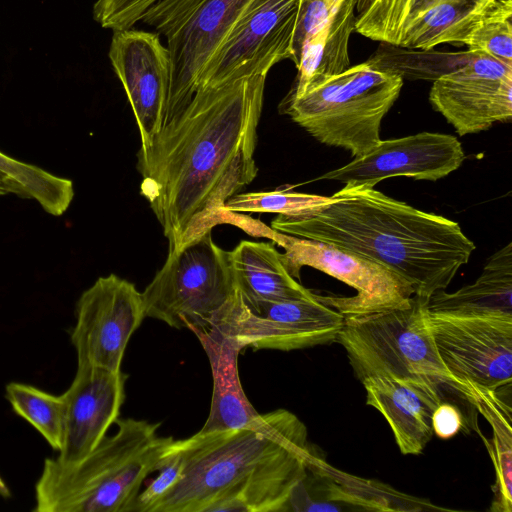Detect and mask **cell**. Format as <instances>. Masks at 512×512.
Wrapping results in <instances>:
<instances>
[{"instance_id":"cell-1","label":"cell","mask_w":512,"mask_h":512,"mask_svg":"<svg viewBox=\"0 0 512 512\" xmlns=\"http://www.w3.org/2000/svg\"><path fill=\"white\" fill-rule=\"evenodd\" d=\"M266 77L198 86L150 146L139 149L140 192L162 226L168 254L220 224L262 237L265 224L224 206L258 172L254 152Z\"/></svg>"},{"instance_id":"cell-2","label":"cell","mask_w":512,"mask_h":512,"mask_svg":"<svg viewBox=\"0 0 512 512\" xmlns=\"http://www.w3.org/2000/svg\"><path fill=\"white\" fill-rule=\"evenodd\" d=\"M314 451L305 424L282 408L256 428L174 439L179 476L152 512H287Z\"/></svg>"},{"instance_id":"cell-3","label":"cell","mask_w":512,"mask_h":512,"mask_svg":"<svg viewBox=\"0 0 512 512\" xmlns=\"http://www.w3.org/2000/svg\"><path fill=\"white\" fill-rule=\"evenodd\" d=\"M314 213L278 215L271 228L347 250L405 279L425 303L468 263L475 244L460 225L416 209L374 187L345 186Z\"/></svg>"},{"instance_id":"cell-4","label":"cell","mask_w":512,"mask_h":512,"mask_svg":"<svg viewBox=\"0 0 512 512\" xmlns=\"http://www.w3.org/2000/svg\"><path fill=\"white\" fill-rule=\"evenodd\" d=\"M115 423L117 431L82 460H44L33 511L133 512L142 483L158 471L174 438L160 436L159 423L134 418Z\"/></svg>"},{"instance_id":"cell-5","label":"cell","mask_w":512,"mask_h":512,"mask_svg":"<svg viewBox=\"0 0 512 512\" xmlns=\"http://www.w3.org/2000/svg\"><path fill=\"white\" fill-rule=\"evenodd\" d=\"M402 86L400 76L364 62L290 91L281 110L319 142L357 158L380 142L381 122Z\"/></svg>"},{"instance_id":"cell-6","label":"cell","mask_w":512,"mask_h":512,"mask_svg":"<svg viewBox=\"0 0 512 512\" xmlns=\"http://www.w3.org/2000/svg\"><path fill=\"white\" fill-rule=\"evenodd\" d=\"M336 341L361 382L378 376L431 377L465 399V384L443 365L429 330L425 302L415 296L406 307L344 317Z\"/></svg>"},{"instance_id":"cell-7","label":"cell","mask_w":512,"mask_h":512,"mask_svg":"<svg viewBox=\"0 0 512 512\" xmlns=\"http://www.w3.org/2000/svg\"><path fill=\"white\" fill-rule=\"evenodd\" d=\"M212 232L168 254L166 262L141 292L145 317L195 335L212 330L239 295L229 251Z\"/></svg>"},{"instance_id":"cell-8","label":"cell","mask_w":512,"mask_h":512,"mask_svg":"<svg viewBox=\"0 0 512 512\" xmlns=\"http://www.w3.org/2000/svg\"><path fill=\"white\" fill-rule=\"evenodd\" d=\"M266 0H158L159 23L174 31L166 37L171 82L163 126L189 103L199 76L232 28ZM161 130V129H160Z\"/></svg>"},{"instance_id":"cell-9","label":"cell","mask_w":512,"mask_h":512,"mask_svg":"<svg viewBox=\"0 0 512 512\" xmlns=\"http://www.w3.org/2000/svg\"><path fill=\"white\" fill-rule=\"evenodd\" d=\"M269 239L284 249L282 262L295 279L309 266L332 276L356 290L350 297L315 293L321 303L344 317L386 311L410 305L412 286L385 266L347 250L312 239L284 234L272 229Z\"/></svg>"},{"instance_id":"cell-10","label":"cell","mask_w":512,"mask_h":512,"mask_svg":"<svg viewBox=\"0 0 512 512\" xmlns=\"http://www.w3.org/2000/svg\"><path fill=\"white\" fill-rule=\"evenodd\" d=\"M344 316L315 297L244 302L240 293L212 329L232 338L242 350L291 351L336 341Z\"/></svg>"},{"instance_id":"cell-11","label":"cell","mask_w":512,"mask_h":512,"mask_svg":"<svg viewBox=\"0 0 512 512\" xmlns=\"http://www.w3.org/2000/svg\"><path fill=\"white\" fill-rule=\"evenodd\" d=\"M71 342L77 366L120 371L124 353L144 315L141 292L115 274L99 277L79 297Z\"/></svg>"},{"instance_id":"cell-12","label":"cell","mask_w":512,"mask_h":512,"mask_svg":"<svg viewBox=\"0 0 512 512\" xmlns=\"http://www.w3.org/2000/svg\"><path fill=\"white\" fill-rule=\"evenodd\" d=\"M426 319L437 353L455 380L487 390L512 384V319L427 311Z\"/></svg>"},{"instance_id":"cell-13","label":"cell","mask_w":512,"mask_h":512,"mask_svg":"<svg viewBox=\"0 0 512 512\" xmlns=\"http://www.w3.org/2000/svg\"><path fill=\"white\" fill-rule=\"evenodd\" d=\"M300 0H266L242 18L205 64L198 86H215L252 75H268L292 59Z\"/></svg>"},{"instance_id":"cell-14","label":"cell","mask_w":512,"mask_h":512,"mask_svg":"<svg viewBox=\"0 0 512 512\" xmlns=\"http://www.w3.org/2000/svg\"><path fill=\"white\" fill-rule=\"evenodd\" d=\"M429 101L460 136L512 119V66L481 52L433 81Z\"/></svg>"},{"instance_id":"cell-15","label":"cell","mask_w":512,"mask_h":512,"mask_svg":"<svg viewBox=\"0 0 512 512\" xmlns=\"http://www.w3.org/2000/svg\"><path fill=\"white\" fill-rule=\"evenodd\" d=\"M134 113L141 146H150L162 128L171 82V59L157 32L113 31L109 53Z\"/></svg>"},{"instance_id":"cell-16","label":"cell","mask_w":512,"mask_h":512,"mask_svg":"<svg viewBox=\"0 0 512 512\" xmlns=\"http://www.w3.org/2000/svg\"><path fill=\"white\" fill-rule=\"evenodd\" d=\"M464 160L465 152L455 136L420 132L401 138L381 139L365 155L326 172L319 179L372 187L395 176L437 181L457 170Z\"/></svg>"},{"instance_id":"cell-17","label":"cell","mask_w":512,"mask_h":512,"mask_svg":"<svg viewBox=\"0 0 512 512\" xmlns=\"http://www.w3.org/2000/svg\"><path fill=\"white\" fill-rule=\"evenodd\" d=\"M126 380L121 370L77 366L71 385L61 394L64 430L58 460L78 462L102 441L119 417Z\"/></svg>"},{"instance_id":"cell-18","label":"cell","mask_w":512,"mask_h":512,"mask_svg":"<svg viewBox=\"0 0 512 512\" xmlns=\"http://www.w3.org/2000/svg\"><path fill=\"white\" fill-rule=\"evenodd\" d=\"M362 384L366 404L384 416L400 452L403 455L421 454L433 436V412L446 401L442 390H450L431 377L378 376L367 378Z\"/></svg>"},{"instance_id":"cell-19","label":"cell","mask_w":512,"mask_h":512,"mask_svg":"<svg viewBox=\"0 0 512 512\" xmlns=\"http://www.w3.org/2000/svg\"><path fill=\"white\" fill-rule=\"evenodd\" d=\"M210 363L212 397L210 411L201 432L235 428H256L265 421L248 400L240 381L238 357L242 348L215 330L196 334Z\"/></svg>"},{"instance_id":"cell-20","label":"cell","mask_w":512,"mask_h":512,"mask_svg":"<svg viewBox=\"0 0 512 512\" xmlns=\"http://www.w3.org/2000/svg\"><path fill=\"white\" fill-rule=\"evenodd\" d=\"M425 309L445 316L512 319V244L490 256L475 282L453 293L437 291Z\"/></svg>"},{"instance_id":"cell-21","label":"cell","mask_w":512,"mask_h":512,"mask_svg":"<svg viewBox=\"0 0 512 512\" xmlns=\"http://www.w3.org/2000/svg\"><path fill=\"white\" fill-rule=\"evenodd\" d=\"M229 258L244 302L314 297L313 291L301 285L286 270L273 242L243 240L229 251Z\"/></svg>"},{"instance_id":"cell-22","label":"cell","mask_w":512,"mask_h":512,"mask_svg":"<svg viewBox=\"0 0 512 512\" xmlns=\"http://www.w3.org/2000/svg\"><path fill=\"white\" fill-rule=\"evenodd\" d=\"M306 469L305 477L299 482L301 485L316 488L321 498L312 506L314 510H333L324 503L327 501H343L372 510H423L440 509L426 502L424 499L408 496L386 486L383 483L356 478L344 474L326 464L313 453Z\"/></svg>"},{"instance_id":"cell-23","label":"cell","mask_w":512,"mask_h":512,"mask_svg":"<svg viewBox=\"0 0 512 512\" xmlns=\"http://www.w3.org/2000/svg\"><path fill=\"white\" fill-rule=\"evenodd\" d=\"M497 1L438 2L406 21L397 45L430 50L443 43L465 44L478 21Z\"/></svg>"},{"instance_id":"cell-24","label":"cell","mask_w":512,"mask_h":512,"mask_svg":"<svg viewBox=\"0 0 512 512\" xmlns=\"http://www.w3.org/2000/svg\"><path fill=\"white\" fill-rule=\"evenodd\" d=\"M356 0H342L331 18L304 43L291 91L350 67L348 44L355 30Z\"/></svg>"},{"instance_id":"cell-25","label":"cell","mask_w":512,"mask_h":512,"mask_svg":"<svg viewBox=\"0 0 512 512\" xmlns=\"http://www.w3.org/2000/svg\"><path fill=\"white\" fill-rule=\"evenodd\" d=\"M499 390V389H498ZM498 390H487L470 384L467 401L490 423L492 437L481 435L495 470L492 486V512L512 511V408Z\"/></svg>"},{"instance_id":"cell-26","label":"cell","mask_w":512,"mask_h":512,"mask_svg":"<svg viewBox=\"0 0 512 512\" xmlns=\"http://www.w3.org/2000/svg\"><path fill=\"white\" fill-rule=\"evenodd\" d=\"M383 43V42H382ZM367 62L373 67L396 74L402 79L436 80L467 63L473 52L445 53L383 43Z\"/></svg>"},{"instance_id":"cell-27","label":"cell","mask_w":512,"mask_h":512,"mask_svg":"<svg viewBox=\"0 0 512 512\" xmlns=\"http://www.w3.org/2000/svg\"><path fill=\"white\" fill-rule=\"evenodd\" d=\"M0 174L19 185L27 199H34L52 216L63 215L74 198L70 179L12 158L0 151Z\"/></svg>"},{"instance_id":"cell-28","label":"cell","mask_w":512,"mask_h":512,"mask_svg":"<svg viewBox=\"0 0 512 512\" xmlns=\"http://www.w3.org/2000/svg\"><path fill=\"white\" fill-rule=\"evenodd\" d=\"M6 398L13 411L28 421L59 452L64 430V401L32 385L10 382Z\"/></svg>"},{"instance_id":"cell-29","label":"cell","mask_w":512,"mask_h":512,"mask_svg":"<svg viewBox=\"0 0 512 512\" xmlns=\"http://www.w3.org/2000/svg\"><path fill=\"white\" fill-rule=\"evenodd\" d=\"M333 201L331 196L276 189L239 193L230 198L224 206L225 212L233 213H275L297 216L319 211Z\"/></svg>"},{"instance_id":"cell-30","label":"cell","mask_w":512,"mask_h":512,"mask_svg":"<svg viewBox=\"0 0 512 512\" xmlns=\"http://www.w3.org/2000/svg\"><path fill=\"white\" fill-rule=\"evenodd\" d=\"M465 45L512 66V0H498L478 21Z\"/></svg>"},{"instance_id":"cell-31","label":"cell","mask_w":512,"mask_h":512,"mask_svg":"<svg viewBox=\"0 0 512 512\" xmlns=\"http://www.w3.org/2000/svg\"><path fill=\"white\" fill-rule=\"evenodd\" d=\"M410 0H356L355 31L372 40L397 45Z\"/></svg>"},{"instance_id":"cell-32","label":"cell","mask_w":512,"mask_h":512,"mask_svg":"<svg viewBox=\"0 0 512 512\" xmlns=\"http://www.w3.org/2000/svg\"><path fill=\"white\" fill-rule=\"evenodd\" d=\"M158 0H97L93 18L112 31L132 28Z\"/></svg>"},{"instance_id":"cell-33","label":"cell","mask_w":512,"mask_h":512,"mask_svg":"<svg viewBox=\"0 0 512 512\" xmlns=\"http://www.w3.org/2000/svg\"><path fill=\"white\" fill-rule=\"evenodd\" d=\"M342 0H300L292 44V61L298 65L306 40L318 31L337 10Z\"/></svg>"},{"instance_id":"cell-34","label":"cell","mask_w":512,"mask_h":512,"mask_svg":"<svg viewBox=\"0 0 512 512\" xmlns=\"http://www.w3.org/2000/svg\"><path fill=\"white\" fill-rule=\"evenodd\" d=\"M460 409L450 401H442L432 415L433 434L443 440L455 436L463 428Z\"/></svg>"},{"instance_id":"cell-35","label":"cell","mask_w":512,"mask_h":512,"mask_svg":"<svg viewBox=\"0 0 512 512\" xmlns=\"http://www.w3.org/2000/svg\"><path fill=\"white\" fill-rule=\"evenodd\" d=\"M441 1H447V0H410L408 12H407V16H406L404 24L410 17L418 14L419 12H421V11L429 8L430 6H432L438 2H441ZM472 1H497V0H472Z\"/></svg>"},{"instance_id":"cell-36","label":"cell","mask_w":512,"mask_h":512,"mask_svg":"<svg viewBox=\"0 0 512 512\" xmlns=\"http://www.w3.org/2000/svg\"><path fill=\"white\" fill-rule=\"evenodd\" d=\"M8 194H15L21 198L27 199L25 192L19 185L0 174V196Z\"/></svg>"}]
</instances>
